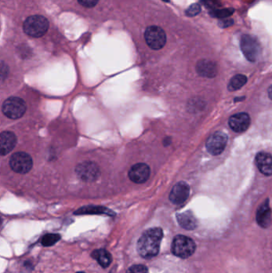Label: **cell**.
Returning <instances> with one entry per match:
<instances>
[{"instance_id": "obj_1", "label": "cell", "mask_w": 272, "mask_h": 273, "mask_svg": "<svg viewBox=\"0 0 272 273\" xmlns=\"http://www.w3.org/2000/svg\"><path fill=\"white\" fill-rule=\"evenodd\" d=\"M162 239L163 231L160 228L148 229L138 240V253L145 259L156 257L160 251Z\"/></svg>"}, {"instance_id": "obj_2", "label": "cell", "mask_w": 272, "mask_h": 273, "mask_svg": "<svg viewBox=\"0 0 272 273\" xmlns=\"http://www.w3.org/2000/svg\"><path fill=\"white\" fill-rule=\"evenodd\" d=\"M49 21L42 15L28 17L23 23L24 32L29 36L39 38L43 36L49 29Z\"/></svg>"}, {"instance_id": "obj_3", "label": "cell", "mask_w": 272, "mask_h": 273, "mask_svg": "<svg viewBox=\"0 0 272 273\" xmlns=\"http://www.w3.org/2000/svg\"><path fill=\"white\" fill-rule=\"evenodd\" d=\"M172 251L176 257L188 258L196 251L195 242L186 236L178 235L173 239Z\"/></svg>"}, {"instance_id": "obj_4", "label": "cell", "mask_w": 272, "mask_h": 273, "mask_svg": "<svg viewBox=\"0 0 272 273\" xmlns=\"http://www.w3.org/2000/svg\"><path fill=\"white\" fill-rule=\"evenodd\" d=\"M3 113L11 119H19L26 110V103L19 97H11L3 104Z\"/></svg>"}, {"instance_id": "obj_5", "label": "cell", "mask_w": 272, "mask_h": 273, "mask_svg": "<svg viewBox=\"0 0 272 273\" xmlns=\"http://www.w3.org/2000/svg\"><path fill=\"white\" fill-rule=\"evenodd\" d=\"M145 39L148 46L153 49H160L164 47L167 40L164 30L157 26H150L145 32Z\"/></svg>"}, {"instance_id": "obj_6", "label": "cell", "mask_w": 272, "mask_h": 273, "mask_svg": "<svg viewBox=\"0 0 272 273\" xmlns=\"http://www.w3.org/2000/svg\"><path fill=\"white\" fill-rule=\"evenodd\" d=\"M10 166L17 173L24 175L32 169L33 161L32 157L26 153H15L10 159Z\"/></svg>"}, {"instance_id": "obj_7", "label": "cell", "mask_w": 272, "mask_h": 273, "mask_svg": "<svg viewBox=\"0 0 272 273\" xmlns=\"http://www.w3.org/2000/svg\"><path fill=\"white\" fill-rule=\"evenodd\" d=\"M240 47L243 55L250 62H256L260 53V46L256 38L243 35L241 38Z\"/></svg>"}, {"instance_id": "obj_8", "label": "cell", "mask_w": 272, "mask_h": 273, "mask_svg": "<svg viewBox=\"0 0 272 273\" xmlns=\"http://www.w3.org/2000/svg\"><path fill=\"white\" fill-rule=\"evenodd\" d=\"M228 143V136L225 133L217 131L207 140L206 148L209 154L217 156L222 154Z\"/></svg>"}, {"instance_id": "obj_9", "label": "cell", "mask_w": 272, "mask_h": 273, "mask_svg": "<svg viewBox=\"0 0 272 273\" xmlns=\"http://www.w3.org/2000/svg\"><path fill=\"white\" fill-rule=\"evenodd\" d=\"M76 172L84 182H94L100 176V169L98 165L92 161H85L76 168Z\"/></svg>"}, {"instance_id": "obj_10", "label": "cell", "mask_w": 272, "mask_h": 273, "mask_svg": "<svg viewBox=\"0 0 272 273\" xmlns=\"http://www.w3.org/2000/svg\"><path fill=\"white\" fill-rule=\"evenodd\" d=\"M190 194V188L188 184L180 182L174 185L169 194V200L174 205L184 203Z\"/></svg>"}, {"instance_id": "obj_11", "label": "cell", "mask_w": 272, "mask_h": 273, "mask_svg": "<svg viewBox=\"0 0 272 273\" xmlns=\"http://www.w3.org/2000/svg\"><path fill=\"white\" fill-rule=\"evenodd\" d=\"M150 176V168L145 163L133 165L129 172V179L136 184H142L147 181Z\"/></svg>"}, {"instance_id": "obj_12", "label": "cell", "mask_w": 272, "mask_h": 273, "mask_svg": "<svg viewBox=\"0 0 272 273\" xmlns=\"http://www.w3.org/2000/svg\"><path fill=\"white\" fill-rule=\"evenodd\" d=\"M228 122L233 131L236 133H243L246 131L250 126V116L246 113H239L232 115L229 118Z\"/></svg>"}, {"instance_id": "obj_13", "label": "cell", "mask_w": 272, "mask_h": 273, "mask_svg": "<svg viewBox=\"0 0 272 273\" xmlns=\"http://www.w3.org/2000/svg\"><path fill=\"white\" fill-rule=\"evenodd\" d=\"M17 143L16 136L5 131L0 134V156H4L14 150Z\"/></svg>"}, {"instance_id": "obj_14", "label": "cell", "mask_w": 272, "mask_h": 273, "mask_svg": "<svg viewBox=\"0 0 272 273\" xmlns=\"http://www.w3.org/2000/svg\"><path fill=\"white\" fill-rule=\"evenodd\" d=\"M256 220L259 226L267 229L271 223V210H270L269 200H266L259 206L256 213Z\"/></svg>"}, {"instance_id": "obj_15", "label": "cell", "mask_w": 272, "mask_h": 273, "mask_svg": "<svg viewBox=\"0 0 272 273\" xmlns=\"http://www.w3.org/2000/svg\"><path fill=\"white\" fill-rule=\"evenodd\" d=\"M197 73L202 77L214 78L216 76L218 67L216 63L212 61L203 59L197 65Z\"/></svg>"}, {"instance_id": "obj_16", "label": "cell", "mask_w": 272, "mask_h": 273, "mask_svg": "<svg viewBox=\"0 0 272 273\" xmlns=\"http://www.w3.org/2000/svg\"><path fill=\"white\" fill-rule=\"evenodd\" d=\"M256 165L263 175L270 176L272 175V159L268 153L261 152L256 156Z\"/></svg>"}, {"instance_id": "obj_17", "label": "cell", "mask_w": 272, "mask_h": 273, "mask_svg": "<svg viewBox=\"0 0 272 273\" xmlns=\"http://www.w3.org/2000/svg\"><path fill=\"white\" fill-rule=\"evenodd\" d=\"M177 221L181 227L187 230H193L197 227L198 222L191 211H186L184 213L177 215Z\"/></svg>"}, {"instance_id": "obj_18", "label": "cell", "mask_w": 272, "mask_h": 273, "mask_svg": "<svg viewBox=\"0 0 272 273\" xmlns=\"http://www.w3.org/2000/svg\"><path fill=\"white\" fill-rule=\"evenodd\" d=\"M75 215H86V214H105L108 216H114V213L111 209H106L101 206H85L80 208L74 212Z\"/></svg>"}, {"instance_id": "obj_19", "label": "cell", "mask_w": 272, "mask_h": 273, "mask_svg": "<svg viewBox=\"0 0 272 273\" xmlns=\"http://www.w3.org/2000/svg\"><path fill=\"white\" fill-rule=\"evenodd\" d=\"M91 257L95 259L98 261V264L104 268L108 267L112 262V257H111V253L103 249L93 252Z\"/></svg>"}, {"instance_id": "obj_20", "label": "cell", "mask_w": 272, "mask_h": 273, "mask_svg": "<svg viewBox=\"0 0 272 273\" xmlns=\"http://www.w3.org/2000/svg\"><path fill=\"white\" fill-rule=\"evenodd\" d=\"M248 82V79L243 75H236L231 79L230 83L228 84V90L230 91H235L242 88Z\"/></svg>"}, {"instance_id": "obj_21", "label": "cell", "mask_w": 272, "mask_h": 273, "mask_svg": "<svg viewBox=\"0 0 272 273\" xmlns=\"http://www.w3.org/2000/svg\"><path fill=\"white\" fill-rule=\"evenodd\" d=\"M61 240V236L59 234H55V233H49L43 236L41 240L42 245L44 247H50V246L55 245V244Z\"/></svg>"}, {"instance_id": "obj_22", "label": "cell", "mask_w": 272, "mask_h": 273, "mask_svg": "<svg viewBox=\"0 0 272 273\" xmlns=\"http://www.w3.org/2000/svg\"><path fill=\"white\" fill-rule=\"evenodd\" d=\"M126 273H149V270L145 265L136 264L131 266L130 268L127 270Z\"/></svg>"}, {"instance_id": "obj_23", "label": "cell", "mask_w": 272, "mask_h": 273, "mask_svg": "<svg viewBox=\"0 0 272 273\" xmlns=\"http://www.w3.org/2000/svg\"><path fill=\"white\" fill-rule=\"evenodd\" d=\"M201 6L199 5V4H193L186 11V15H188V16H196V15H198L201 12Z\"/></svg>"}, {"instance_id": "obj_24", "label": "cell", "mask_w": 272, "mask_h": 273, "mask_svg": "<svg viewBox=\"0 0 272 273\" xmlns=\"http://www.w3.org/2000/svg\"><path fill=\"white\" fill-rule=\"evenodd\" d=\"M9 75V67L4 62H0V82L5 80Z\"/></svg>"}, {"instance_id": "obj_25", "label": "cell", "mask_w": 272, "mask_h": 273, "mask_svg": "<svg viewBox=\"0 0 272 273\" xmlns=\"http://www.w3.org/2000/svg\"><path fill=\"white\" fill-rule=\"evenodd\" d=\"M233 12V9L219 10V11H214L213 15L214 16L218 17V18H225L232 15Z\"/></svg>"}, {"instance_id": "obj_26", "label": "cell", "mask_w": 272, "mask_h": 273, "mask_svg": "<svg viewBox=\"0 0 272 273\" xmlns=\"http://www.w3.org/2000/svg\"><path fill=\"white\" fill-rule=\"evenodd\" d=\"M77 2L85 8H94V6L97 5L99 0H77Z\"/></svg>"}, {"instance_id": "obj_27", "label": "cell", "mask_w": 272, "mask_h": 273, "mask_svg": "<svg viewBox=\"0 0 272 273\" xmlns=\"http://www.w3.org/2000/svg\"><path fill=\"white\" fill-rule=\"evenodd\" d=\"M222 22H225V23L223 22H220V26L222 27V28H227V27L231 26L233 23V21L232 19H229V18H225L224 20H221Z\"/></svg>"}, {"instance_id": "obj_28", "label": "cell", "mask_w": 272, "mask_h": 273, "mask_svg": "<svg viewBox=\"0 0 272 273\" xmlns=\"http://www.w3.org/2000/svg\"><path fill=\"white\" fill-rule=\"evenodd\" d=\"M2 224V219L0 218V226Z\"/></svg>"}, {"instance_id": "obj_29", "label": "cell", "mask_w": 272, "mask_h": 273, "mask_svg": "<svg viewBox=\"0 0 272 273\" xmlns=\"http://www.w3.org/2000/svg\"><path fill=\"white\" fill-rule=\"evenodd\" d=\"M165 2H169V0H163Z\"/></svg>"}, {"instance_id": "obj_30", "label": "cell", "mask_w": 272, "mask_h": 273, "mask_svg": "<svg viewBox=\"0 0 272 273\" xmlns=\"http://www.w3.org/2000/svg\"><path fill=\"white\" fill-rule=\"evenodd\" d=\"M77 273H85V272H83V271H79V272H77Z\"/></svg>"}]
</instances>
